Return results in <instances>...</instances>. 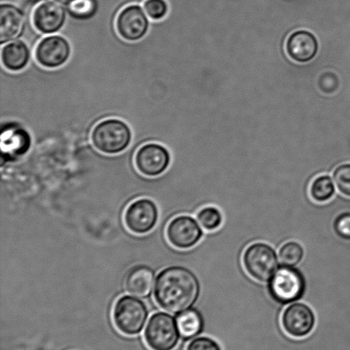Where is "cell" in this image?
I'll list each match as a JSON object with an SVG mask.
<instances>
[{
	"label": "cell",
	"instance_id": "cell-13",
	"mask_svg": "<svg viewBox=\"0 0 350 350\" xmlns=\"http://www.w3.org/2000/svg\"><path fill=\"white\" fill-rule=\"evenodd\" d=\"M31 136L25 129L14 123L2 127V164L14 162L29 152Z\"/></svg>",
	"mask_w": 350,
	"mask_h": 350
},
{
	"label": "cell",
	"instance_id": "cell-22",
	"mask_svg": "<svg viewBox=\"0 0 350 350\" xmlns=\"http://www.w3.org/2000/svg\"><path fill=\"white\" fill-rule=\"evenodd\" d=\"M67 6L68 12L72 18L79 21L92 19L98 9L97 0H74Z\"/></svg>",
	"mask_w": 350,
	"mask_h": 350
},
{
	"label": "cell",
	"instance_id": "cell-10",
	"mask_svg": "<svg viewBox=\"0 0 350 350\" xmlns=\"http://www.w3.org/2000/svg\"><path fill=\"white\" fill-rule=\"evenodd\" d=\"M135 162L140 174L155 177L165 173L171 162V155L170 151L161 144L147 143L137 151Z\"/></svg>",
	"mask_w": 350,
	"mask_h": 350
},
{
	"label": "cell",
	"instance_id": "cell-28",
	"mask_svg": "<svg viewBox=\"0 0 350 350\" xmlns=\"http://www.w3.org/2000/svg\"><path fill=\"white\" fill-rule=\"evenodd\" d=\"M55 1L62 3V5H70L71 2H73L74 0H55Z\"/></svg>",
	"mask_w": 350,
	"mask_h": 350
},
{
	"label": "cell",
	"instance_id": "cell-11",
	"mask_svg": "<svg viewBox=\"0 0 350 350\" xmlns=\"http://www.w3.org/2000/svg\"><path fill=\"white\" fill-rule=\"evenodd\" d=\"M116 27L123 40L135 42L146 36L149 30L150 21L142 7L130 5L119 12Z\"/></svg>",
	"mask_w": 350,
	"mask_h": 350
},
{
	"label": "cell",
	"instance_id": "cell-24",
	"mask_svg": "<svg viewBox=\"0 0 350 350\" xmlns=\"http://www.w3.org/2000/svg\"><path fill=\"white\" fill-rule=\"evenodd\" d=\"M334 181L339 193L350 197V164H344L336 168Z\"/></svg>",
	"mask_w": 350,
	"mask_h": 350
},
{
	"label": "cell",
	"instance_id": "cell-12",
	"mask_svg": "<svg viewBox=\"0 0 350 350\" xmlns=\"http://www.w3.org/2000/svg\"><path fill=\"white\" fill-rule=\"evenodd\" d=\"M70 44L61 36L44 37L37 45L34 51L38 64L46 68L63 66L70 60Z\"/></svg>",
	"mask_w": 350,
	"mask_h": 350
},
{
	"label": "cell",
	"instance_id": "cell-20",
	"mask_svg": "<svg viewBox=\"0 0 350 350\" xmlns=\"http://www.w3.org/2000/svg\"><path fill=\"white\" fill-rule=\"evenodd\" d=\"M336 185L334 179L328 175H321L314 178L310 186V195L312 200L318 203H325L334 198Z\"/></svg>",
	"mask_w": 350,
	"mask_h": 350
},
{
	"label": "cell",
	"instance_id": "cell-8",
	"mask_svg": "<svg viewBox=\"0 0 350 350\" xmlns=\"http://www.w3.org/2000/svg\"><path fill=\"white\" fill-rule=\"evenodd\" d=\"M317 316L314 312L306 303H291L281 315L283 330L291 338L308 337L314 331Z\"/></svg>",
	"mask_w": 350,
	"mask_h": 350
},
{
	"label": "cell",
	"instance_id": "cell-3",
	"mask_svg": "<svg viewBox=\"0 0 350 350\" xmlns=\"http://www.w3.org/2000/svg\"><path fill=\"white\" fill-rule=\"evenodd\" d=\"M132 138V130L128 123L118 118L103 120L92 132L95 149L105 154L122 153L131 144Z\"/></svg>",
	"mask_w": 350,
	"mask_h": 350
},
{
	"label": "cell",
	"instance_id": "cell-18",
	"mask_svg": "<svg viewBox=\"0 0 350 350\" xmlns=\"http://www.w3.org/2000/svg\"><path fill=\"white\" fill-rule=\"evenodd\" d=\"M30 58L29 47L23 40H13L2 48V64L10 71H23L29 64Z\"/></svg>",
	"mask_w": 350,
	"mask_h": 350
},
{
	"label": "cell",
	"instance_id": "cell-1",
	"mask_svg": "<svg viewBox=\"0 0 350 350\" xmlns=\"http://www.w3.org/2000/svg\"><path fill=\"white\" fill-rule=\"evenodd\" d=\"M200 294V283L191 270L170 266L161 271L154 286L159 306L171 314H180L193 306Z\"/></svg>",
	"mask_w": 350,
	"mask_h": 350
},
{
	"label": "cell",
	"instance_id": "cell-25",
	"mask_svg": "<svg viewBox=\"0 0 350 350\" xmlns=\"http://www.w3.org/2000/svg\"><path fill=\"white\" fill-rule=\"evenodd\" d=\"M144 10L147 16L154 21L162 20L169 12V5L165 0H146Z\"/></svg>",
	"mask_w": 350,
	"mask_h": 350
},
{
	"label": "cell",
	"instance_id": "cell-14",
	"mask_svg": "<svg viewBox=\"0 0 350 350\" xmlns=\"http://www.w3.org/2000/svg\"><path fill=\"white\" fill-rule=\"evenodd\" d=\"M66 10L60 3L48 0L40 3L34 10L33 23L39 32L53 34L62 29L66 22Z\"/></svg>",
	"mask_w": 350,
	"mask_h": 350
},
{
	"label": "cell",
	"instance_id": "cell-23",
	"mask_svg": "<svg viewBox=\"0 0 350 350\" xmlns=\"http://www.w3.org/2000/svg\"><path fill=\"white\" fill-rule=\"evenodd\" d=\"M197 219L202 228L208 232H215L223 224L221 210L215 205L202 208L197 214Z\"/></svg>",
	"mask_w": 350,
	"mask_h": 350
},
{
	"label": "cell",
	"instance_id": "cell-7",
	"mask_svg": "<svg viewBox=\"0 0 350 350\" xmlns=\"http://www.w3.org/2000/svg\"><path fill=\"white\" fill-rule=\"evenodd\" d=\"M159 208L148 198L138 199L126 208L123 216L124 224L130 232L145 235L152 231L159 221Z\"/></svg>",
	"mask_w": 350,
	"mask_h": 350
},
{
	"label": "cell",
	"instance_id": "cell-5",
	"mask_svg": "<svg viewBox=\"0 0 350 350\" xmlns=\"http://www.w3.org/2000/svg\"><path fill=\"white\" fill-rule=\"evenodd\" d=\"M243 265L253 279L257 282L269 283L280 267L279 255L267 243H252L243 252Z\"/></svg>",
	"mask_w": 350,
	"mask_h": 350
},
{
	"label": "cell",
	"instance_id": "cell-6",
	"mask_svg": "<svg viewBox=\"0 0 350 350\" xmlns=\"http://www.w3.org/2000/svg\"><path fill=\"white\" fill-rule=\"evenodd\" d=\"M144 338L152 350H174L180 338L176 318L165 312L153 314L144 332Z\"/></svg>",
	"mask_w": 350,
	"mask_h": 350
},
{
	"label": "cell",
	"instance_id": "cell-27",
	"mask_svg": "<svg viewBox=\"0 0 350 350\" xmlns=\"http://www.w3.org/2000/svg\"><path fill=\"white\" fill-rule=\"evenodd\" d=\"M336 234L341 238L350 240V214L345 212L338 216L334 222Z\"/></svg>",
	"mask_w": 350,
	"mask_h": 350
},
{
	"label": "cell",
	"instance_id": "cell-21",
	"mask_svg": "<svg viewBox=\"0 0 350 350\" xmlns=\"http://www.w3.org/2000/svg\"><path fill=\"white\" fill-rule=\"evenodd\" d=\"M279 259L281 265L297 266L303 262L304 249L301 243L296 241H289L284 243L279 250Z\"/></svg>",
	"mask_w": 350,
	"mask_h": 350
},
{
	"label": "cell",
	"instance_id": "cell-9",
	"mask_svg": "<svg viewBox=\"0 0 350 350\" xmlns=\"http://www.w3.org/2000/svg\"><path fill=\"white\" fill-rule=\"evenodd\" d=\"M167 241L175 249H190L204 236L202 226L188 215H180L169 223L166 229Z\"/></svg>",
	"mask_w": 350,
	"mask_h": 350
},
{
	"label": "cell",
	"instance_id": "cell-19",
	"mask_svg": "<svg viewBox=\"0 0 350 350\" xmlns=\"http://www.w3.org/2000/svg\"><path fill=\"white\" fill-rule=\"evenodd\" d=\"M176 323L180 337L185 339H192L201 334L204 330V321L200 312L195 308L178 314Z\"/></svg>",
	"mask_w": 350,
	"mask_h": 350
},
{
	"label": "cell",
	"instance_id": "cell-15",
	"mask_svg": "<svg viewBox=\"0 0 350 350\" xmlns=\"http://www.w3.org/2000/svg\"><path fill=\"white\" fill-rule=\"evenodd\" d=\"M286 49L288 56L297 63H308L314 60L319 51L317 36L308 30H297L288 37Z\"/></svg>",
	"mask_w": 350,
	"mask_h": 350
},
{
	"label": "cell",
	"instance_id": "cell-17",
	"mask_svg": "<svg viewBox=\"0 0 350 350\" xmlns=\"http://www.w3.org/2000/svg\"><path fill=\"white\" fill-rule=\"evenodd\" d=\"M155 273L144 265L133 266L126 277L125 288L129 294L137 297L149 296L155 284Z\"/></svg>",
	"mask_w": 350,
	"mask_h": 350
},
{
	"label": "cell",
	"instance_id": "cell-2",
	"mask_svg": "<svg viewBox=\"0 0 350 350\" xmlns=\"http://www.w3.org/2000/svg\"><path fill=\"white\" fill-rule=\"evenodd\" d=\"M148 316V308L137 297H121L113 307L112 320L116 328L129 337L142 334Z\"/></svg>",
	"mask_w": 350,
	"mask_h": 350
},
{
	"label": "cell",
	"instance_id": "cell-26",
	"mask_svg": "<svg viewBox=\"0 0 350 350\" xmlns=\"http://www.w3.org/2000/svg\"><path fill=\"white\" fill-rule=\"evenodd\" d=\"M185 350H222L217 341L209 337H198L191 339Z\"/></svg>",
	"mask_w": 350,
	"mask_h": 350
},
{
	"label": "cell",
	"instance_id": "cell-16",
	"mask_svg": "<svg viewBox=\"0 0 350 350\" xmlns=\"http://www.w3.org/2000/svg\"><path fill=\"white\" fill-rule=\"evenodd\" d=\"M25 29L22 10L10 3L0 5V43L5 45L18 39Z\"/></svg>",
	"mask_w": 350,
	"mask_h": 350
},
{
	"label": "cell",
	"instance_id": "cell-4",
	"mask_svg": "<svg viewBox=\"0 0 350 350\" xmlns=\"http://www.w3.org/2000/svg\"><path fill=\"white\" fill-rule=\"evenodd\" d=\"M306 279L296 266L281 265L267 283V290L276 303L282 305L296 303L306 291Z\"/></svg>",
	"mask_w": 350,
	"mask_h": 350
}]
</instances>
